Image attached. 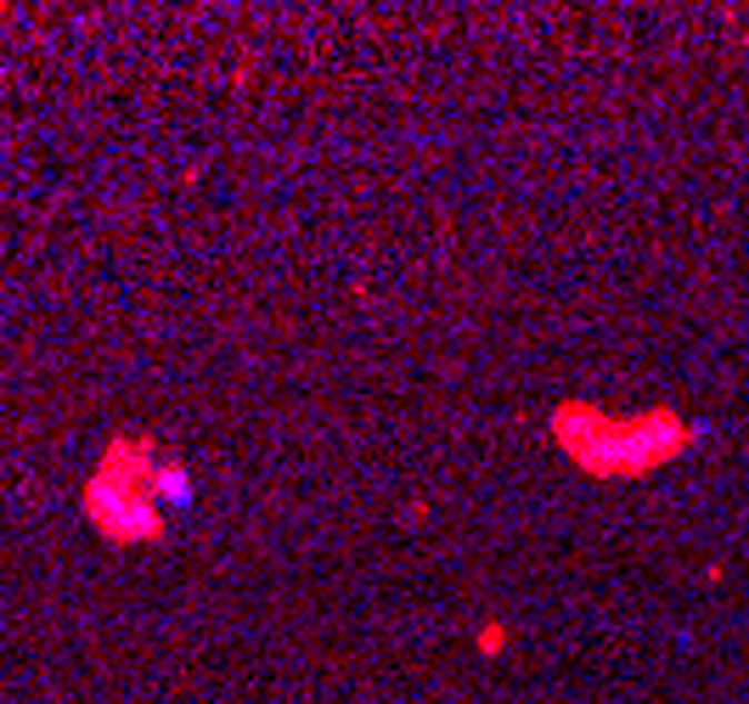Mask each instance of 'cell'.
<instances>
[{
  "label": "cell",
  "mask_w": 749,
  "mask_h": 704,
  "mask_svg": "<svg viewBox=\"0 0 749 704\" xmlns=\"http://www.w3.org/2000/svg\"><path fill=\"white\" fill-rule=\"evenodd\" d=\"M552 446L603 485H631L659 468L682 463L699 446V423L682 417L677 406H642V412H615L598 400H558L547 417Z\"/></svg>",
  "instance_id": "1"
},
{
  "label": "cell",
  "mask_w": 749,
  "mask_h": 704,
  "mask_svg": "<svg viewBox=\"0 0 749 704\" xmlns=\"http://www.w3.org/2000/svg\"><path fill=\"white\" fill-rule=\"evenodd\" d=\"M158 446L152 434H113L102 446V463L86 479V518L91 531L108 536L113 547H147L163 536V502L152 490L158 474Z\"/></svg>",
  "instance_id": "2"
},
{
  "label": "cell",
  "mask_w": 749,
  "mask_h": 704,
  "mask_svg": "<svg viewBox=\"0 0 749 704\" xmlns=\"http://www.w3.org/2000/svg\"><path fill=\"white\" fill-rule=\"evenodd\" d=\"M152 490H158L163 513H170V507H192V474H187L181 463H170V457L158 463V474H152Z\"/></svg>",
  "instance_id": "3"
},
{
  "label": "cell",
  "mask_w": 749,
  "mask_h": 704,
  "mask_svg": "<svg viewBox=\"0 0 749 704\" xmlns=\"http://www.w3.org/2000/svg\"><path fill=\"white\" fill-rule=\"evenodd\" d=\"M508 643H513V626H508V621H485V626H479V654L496 660V654H508Z\"/></svg>",
  "instance_id": "4"
}]
</instances>
